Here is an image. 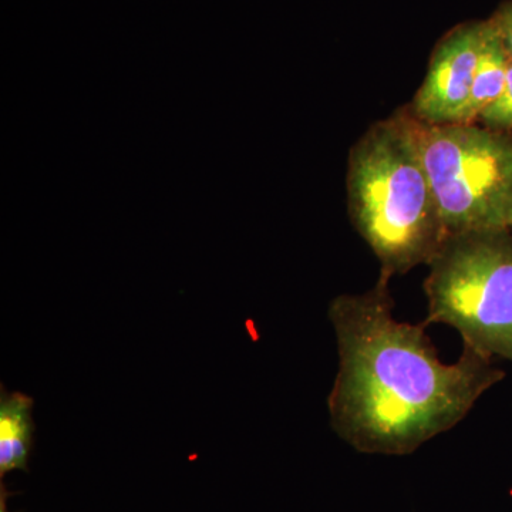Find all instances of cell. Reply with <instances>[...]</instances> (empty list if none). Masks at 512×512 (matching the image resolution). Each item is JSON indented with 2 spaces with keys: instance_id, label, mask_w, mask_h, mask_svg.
Instances as JSON below:
<instances>
[{
  "instance_id": "cell-1",
  "label": "cell",
  "mask_w": 512,
  "mask_h": 512,
  "mask_svg": "<svg viewBox=\"0 0 512 512\" xmlns=\"http://www.w3.org/2000/svg\"><path fill=\"white\" fill-rule=\"evenodd\" d=\"M389 282L379 276L369 291L330 302L339 369L328 410L359 453L409 456L466 419L505 372L467 345L457 362H441L423 322L394 318Z\"/></svg>"
},
{
  "instance_id": "cell-2",
  "label": "cell",
  "mask_w": 512,
  "mask_h": 512,
  "mask_svg": "<svg viewBox=\"0 0 512 512\" xmlns=\"http://www.w3.org/2000/svg\"><path fill=\"white\" fill-rule=\"evenodd\" d=\"M348 207L380 276L392 279L430 264L448 234L413 119L377 123L357 141L349 157Z\"/></svg>"
},
{
  "instance_id": "cell-3",
  "label": "cell",
  "mask_w": 512,
  "mask_h": 512,
  "mask_svg": "<svg viewBox=\"0 0 512 512\" xmlns=\"http://www.w3.org/2000/svg\"><path fill=\"white\" fill-rule=\"evenodd\" d=\"M429 266L424 325L451 326L463 345L512 365V229L447 235Z\"/></svg>"
},
{
  "instance_id": "cell-4",
  "label": "cell",
  "mask_w": 512,
  "mask_h": 512,
  "mask_svg": "<svg viewBox=\"0 0 512 512\" xmlns=\"http://www.w3.org/2000/svg\"><path fill=\"white\" fill-rule=\"evenodd\" d=\"M414 130L447 234L512 229V137L417 119Z\"/></svg>"
},
{
  "instance_id": "cell-5",
  "label": "cell",
  "mask_w": 512,
  "mask_h": 512,
  "mask_svg": "<svg viewBox=\"0 0 512 512\" xmlns=\"http://www.w3.org/2000/svg\"><path fill=\"white\" fill-rule=\"evenodd\" d=\"M487 22L461 26L440 43L413 101V114L427 124L463 123L476 76Z\"/></svg>"
},
{
  "instance_id": "cell-6",
  "label": "cell",
  "mask_w": 512,
  "mask_h": 512,
  "mask_svg": "<svg viewBox=\"0 0 512 512\" xmlns=\"http://www.w3.org/2000/svg\"><path fill=\"white\" fill-rule=\"evenodd\" d=\"M32 397L0 389V480L12 471H29L35 421Z\"/></svg>"
},
{
  "instance_id": "cell-7",
  "label": "cell",
  "mask_w": 512,
  "mask_h": 512,
  "mask_svg": "<svg viewBox=\"0 0 512 512\" xmlns=\"http://www.w3.org/2000/svg\"><path fill=\"white\" fill-rule=\"evenodd\" d=\"M511 60L493 20L487 22L476 76L471 87L463 123L473 124L503 92Z\"/></svg>"
},
{
  "instance_id": "cell-8",
  "label": "cell",
  "mask_w": 512,
  "mask_h": 512,
  "mask_svg": "<svg viewBox=\"0 0 512 512\" xmlns=\"http://www.w3.org/2000/svg\"><path fill=\"white\" fill-rule=\"evenodd\" d=\"M478 120L483 121L485 128L490 130H512V63L508 69L503 92L481 113Z\"/></svg>"
},
{
  "instance_id": "cell-9",
  "label": "cell",
  "mask_w": 512,
  "mask_h": 512,
  "mask_svg": "<svg viewBox=\"0 0 512 512\" xmlns=\"http://www.w3.org/2000/svg\"><path fill=\"white\" fill-rule=\"evenodd\" d=\"M512 63V5L505 6L493 19Z\"/></svg>"
}]
</instances>
